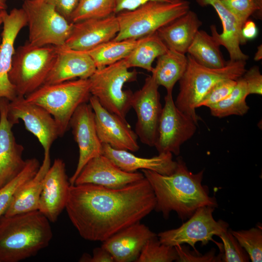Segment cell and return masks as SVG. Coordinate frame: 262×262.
<instances>
[{"label":"cell","mask_w":262,"mask_h":262,"mask_svg":"<svg viewBox=\"0 0 262 262\" xmlns=\"http://www.w3.org/2000/svg\"><path fill=\"white\" fill-rule=\"evenodd\" d=\"M155 205L154 191L145 177L118 189L93 184L70 185L65 209L82 238L103 242L139 222Z\"/></svg>","instance_id":"1"},{"label":"cell","mask_w":262,"mask_h":262,"mask_svg":"<svg viewBox=\"0 0 262 262\" xmlns=\"http://www.w3.org/2000/svg\"><path fill=\"white\" fill-rule=\"evenodd\" d=\"M176 161L175 170L169 175L141 170L155 194L154 210L162 213L165 219L170 212L174 211L184 221L200 207H217L216 199L209 196L207 187L202 184L204 170L194 174L188 170L181 157Z\"/></svg>","instance_id":"2"},{"label":"cell","mask_w":262,"mask_h":262,"mask_svg":"<svg viewBox=\"0 0 262 262\" xmlns=\"http://www.w3.org/2000/svg\"><path fill=\"white\" fill-rule=\"evenodd\" d=\"M53 233L39 210L0 217V262H18L47 247Z\"/></svg>","instance_id":"3"},{"label":"cell","mask_w":262,"mask_h":262,"mask_svg":"<svg viewBox=\"0 0 262 262\" xmlns=\"http://www.w3.org/2000/svg\"><path fill=\"white\" fill-rule=\"evenodd\" d=\"M186 69L179 81V93L175 104L178 109L198 125L196 106L209 90L224 79L237 80L246 71V61L227 62L222 67L209 68L196 62L189 54Z\"/></svg>","instance_id":"4"},{"label":"cell","mask_w":262,"mask_h":262,"mask_svg":"<svg viewBox=\"0 0 262 262\" xmlns=\"http://www.w3.org/2000/svg\"><path fill=\"white\" fill-rule=\"evenodd\" d=\"M91 96L89 79H78L43 84L24 98L27 102L42 107L52 116L59 136L62 137L69 128L70 120L77 108L89 102Z\"/></svg>","instance_id":"5"},{"label":"cell","mask_w":262,"mask_h":262,"mask_svg":"<svg viewBox=\"0 0 262 262\" xmlns=\"http://www.w3.org/2000/svg\"><path fill=\"white\" fill-rule=\"evenodd\" d=\"M187 0L169 3L150 1L134 9L117 14L119 31L115 40L138 39L156 33L159 29L190 9Z\"/></svg>","instance_id":"6"},{"label":"cell","mask_w":262,"mask_h":262,"mask_svg":"<svg viewBox=\"0 0 262 262\" xmlns=\"http://www.w3.org/2000/svg\"><path fill=\"white\" fill-rule=\"evenodd\" d=\"M57 52V46L38 47L28 41L15 50L8 76L17 96L25 97L44 84Z\"/></svg>","instance_id":"7"},{"label":"cell","mask_w":262,"mask_h":262,"mask_svg":"<svg viewBox=\"0 0 262 262\" xmlns=\"http://www.w3.org/2000/svg\"><path fill=\"white\" fill-rule=\"evenodd\" d=\"M124 59L98 68L89 78L91 96L109 112L126 121L133 93L124 90V84L136 80V70H130Z\"/></svg>","instance_id":"8"},{"label":"cell","mask_w":262,"mask_h":262,"mask_svg":"<svg viewBox=\"0 0 262 262\" xmlns=\"http://www.w3.org/2000/svg\"><path fill=\"white\" fill-rule=\"evenodd\" d=\"M26 15L31 45L60 46L65 45L73 23L45 0H25L21 7Z\"/></svg>","instance_id":"9"},{"label":"cell","mask_w":262,"mask_h":262,"mask_svg":"<svg viewBox=\"0 0 262 262\" xmlns=\"http://www.w3.org/2000/svg\"><path fill=\"white\" fill-rule=\"evenodd\" d=\"M215 208L205 206L197 208L188 220L178 228L160 232L159 240L162 244L174 246L187 244L195 251L196 243L207 245L214 241L213 237L226 231L229 225L226 222L215 220L213 215Z\"/></svg>","instance_id":"10"},{"label":"cell","mask_w":262,"mask_h":262,"mask_svg":"<svg viewBox=\"0 0 262 262\" xmlns=\"http://www.w3.org/2000/svg\"><path fill=\"white\" fill-rule=\"evenodd\" d=\"M159 86L154 76H148L142 87L133 93L131 107L137 115L135 132L141 142L154 147L163 107L160 102Z\"/></svg>","instance_id":"11"},{"label":"cell","mask_w":262,"mask_h":262,"mask_svg":"<svg viewBox=\"0 0 262 262\" xmlns=\"http://www.w3.org/2000/svg\"><path fill=\"white\" fill-rule=\"evenodd\" d=\"M197 124L176 107L172 92H166L154 147L159 153H180L181 146L195 134Z\"/></svg>","instance_id":"12"},{"label":"cell","mask_w":262,"mask_h":262,"mask_svg":"<svg viewBox=\"0 0 262 262\" xmlns=\"http://www.w3.org/2000/svg\"><path fill=\"white\" fill-rule=\"evenodd\" d=\"M7 117L13 126L22 120L26 129L38 140L44 154L49 153L51 145L59 137L52 116L42 107L26 101L23 96H17L9 101Z\"/></svg>","instance_id":"13"},{"label":"cell","mask_w":262,"mask_h":262,"mask_svg":"<svg viewBox=\"0 0 262 262\" xmlns=\"http://www.w3.org/2000/svg\"><path fill=\"white\" fill-rule=\"evenodd\" d=\"M69 128L79 152L77 167L69 179L72 185L86 164L91 159L102 155V144L97 132L94 113L89 102L83 103L77 108L70 120Z\"/></svg>","instance_id":"14"},{"label":"cell","mask_w":262,"mask_h":262,"mask_svg":"<svg viewBox=\"0 0 262 262\" xmlns=\"http://www.w3.org/2000/svg\"><path fill=\"white\" fill-rule=\"evenodd\" d=\"M89 103L94 113L97 132L102 144L113 148L132 152L137 151L138 137L127 121L109 112L91 96Z\"/></svg>","instance_id":"15"},{"label":"cell","mask_w":262,"mask_h":262,"mask_svg":"<svg viewBox=\"0 0 262 262\" xmlns=\"http://www.w3.org/2000/svg\"><path fill=\"white\" fill-rule=\"evenodd\" d=\"M2 15L3 27L0 46V98L10 101L17 97L15 87L8 76L15 51L14 44L19 32L27 25V20L22 8H14L9 13L3 11Z\"/></svg>","instance_id":"16"},{"label":"cell","mask_w":262,"mask_h":262,"mask_svg":"<svg viewBox=\"0 0 262 262\" xmlns=\"http://www.w3.org/2000/svg\"><path fill=\"white\" fill-rule=\"evenodd\" d=\"M70 186L65 162L55 159L44 178L39 202L38 210L50 222L57 221L65 209Z\"/></svg>","instance_id":"17"},{"label":"cell","mask_w":262,"mask_h":262,"mask_svg":"<svg viewBox=\"0 0 262 262\" xmlns=\"http://www.w3.org/2000/svg\"><path fill=\"white\" fill-rule=\"evenodd\" d=\"M9 100L0 98V188L16 177L24 168V147L17 143L8 119Z\"/></svg>","instance_id":"18"},{"label":"cell","mask_w":262,"mask_h":262,"mask_svg":"<svg viewBox=\"0 0 262 262\" xmlns=\"http://www.w3.org/2000/svg\"><path fill=\"white\" fill-rule=\"evenodd\" d=\"M145 178L143 173L128 172L103 155L90 160L77 177L74 185L93 184L118 189Z\"/></svg>","instance_id":"19"},{"label":"cell","mask_w":262,"mask_h":262,"mask_svg":"<svg viewBox=\"0 0 262 262\" xmlns=\"http://www.w3.org/2000/svg\"><path fill=\"white\" fill-rule=\"evenodd\" d=\"M119 31L116 14L99 18H90L73 23L65 45L68 48L87 51L113 39Z\"/></svg>","instance_id":"20"},{"label":"cell","mask_w":262,"mask_h":262,"mask_svg":"<svg viewBox=\"0 0 262 262\" xmlns=\"http://www.w3.org/2000/svg\"><path fill=\"white\" fill-rule=\"evenodd\" d=\"M54 64L44 84L60 83L75 78L89 79L97 70L91 57L85 51L70 49L66 45L57 46Z\"/></svg>","instance_id":"21"},{"label":"cell","mask_w":262,"mask_h":262,"mask_svg":"<svg viewBox=\"0 0 262 262\" xmlns=\"http://www.w3.org/2000/svg\"><path fill=\"white\" fill-rule=\"evenodd\" d=\"M200 6L213 7L220 19L223 27L221 33H218L214 25L211 26L212 35L220 46L227 50L229 61H246L249 56L241 50L240 46L246 43L242 33V25L234 15L223 4L221 0H196Z\"/></svg>","instance_id":"22"},{"label":"cell","mask_w":262,"mask_h":262,"mask_svg":"<svg viewBox=\"0 0 262 262\" xmlns=\"http://www.w3.org/2000/svg\"><path fill=\"white\" fill-rule=\"evenodd\" d=\"M156 236L147 227L138 222L107 238L101 246L111 253L115 262H135L147 242Z\"/></svg>","instance_id":"23"},{"label":"cell","mask_w":262,"mask_h":262,"mask_svg":"<svg viewBox=\"0 0 262 262\" xmlns=\"http://www.w3.org/2000/svg\"><path fill=\"white\" fill-rule=\"evenodd\" d=\"M102 154L107 157L122 170L134 172L138 169L151 170L164 175L172 174L177 166L170 152L159 153L151 158L137 157L129 151L113 148L102 144Z\"/></svg>","instance_id":"24"},{"label":"cell","mask_w":262,"mask_h":262,"mask_svg":"<svg viewBox=\"0 0 262 262\" xmlns=\"http://www.w3.org/2000/svg\"><path fill=\"white\" fill-rule=\"evenodd\" d=\"M202 24L197 15L190 9L156 33L168 49L185 54Z\"/></svg>","instance_id":"25"},{"label":"cell","mask_w":262,"mask_h":262,"mask_svg":"<svg viewBox=\"0 0 262 262\" xmlns=\"http://www.w3.org/2000/svg\"><path fill=\"white\" fill-rule=\"evenodd\" d=\"M50 165V153L44 154L37 172L15 193L4 215L11 216L38 210L44 178Z\"/></svg>","instance_id":"26"},{"label":"cell","mask_w":262,"mask_h":262,"mask_svg":"<svg viewBox=\"0 0 262 262\" xmlns=\"http://www.w3.org/2000/svg\"><path fill=\"white\" fill-rule=\"evenodd\" d=\"M156 65L151 72L159 86H164L166 92H172L187 67L188 59L185 54L168 49L157 58Z\"/></svg>","instance_id":"27"},{"label":"cell","mask_w":262,"mask_h":262,"mask_svg":"<svg viewBox=\"0 0 262 262\" xmlns=\"http://www.w3.org/2000/svg\"><path fill=\"white\" fill-rule=\"evenodd\" d=\"M196 62L204 66L218 68L227 63L220 49V45L212 35L198 30L187 52Z\"/></svg>","instance_id":"28"},{"label":"cell","mask_w":262,"mask_h":262,"mask_svg":"<svg viewBox=\"0 0 262 262\" xmlns=\"http://www.w3.org/2000/svg\"><path fill=\"white\" fill-rule=\"evenodd\" d=\"M168 49L156 32L142 38L124 60L129 68L139 67L152 72L154 61Z\"/></svg>","instance_id":"29"},{"label":"cell","mask_w":262,"mask_h":262,"mask_svg":"<svg viewBox=\"0 0 262 262\" xmlns=\"http://www.w3.org/2000/svg\"><path fill=\"white\" fill-rule=\"evenodd\" d=\"M141 38L112 39L85 52L91 57L97 69L101 68L124 59L139 44Z\"/></svg>","instance_id":"30"},{"label":"cell","mask_w":262,"mask_h":262,"mask_svg":"<svg viewBox=\"0 0 262 262\" xmlns=\"http://www.w3.org/2000/svg\"><path fill=\"white\" fill-rule=\"evenodd\" d=\"M248 95L246 83L241 77L237 80L234 89L226 98L208 107L211 114L219 118L232 115H244L249 109L246 102Z\"/></svg>","instance_id":"31"},{"label":"cell","mask_w":262,"mask_h":262,"mask_svg":"<svg viewBox=\"0 0 262 262\" xmlns=\"http://www.w3.org/2000/svg\"><path fill=\"white\" fill-rule=\"evenodd\" d=\"M115 0H79L70 21L74 23L90 18H99L115 14Z\"/></svg>","instance_id":"32"},{"label":"cell","mask_w":262,"mask_h":262,"mask_svg":"<svg viewBox=\"0 0 262 262\" xmlns=\"http://www.w3.org/2000/svg\"><path fill=\"white\" fill-rule=\"evenodd\" d=\"M40 166L37 159H27L26 165L23 170L11 181L0 188V217L6 212L15 193L36 174Z\"/></svg>","instance_id":"33"},{"label":"cell","mask_w":262,"mask_h":262,"mask_svg":"<svg viewBox=\"0 0 262 262\" xmlns=\"http://www.w3.org/2000/svg\"><path fill=\"white\" fill-rule=\"evenodd\" d=\"M177 259L175 247L161 243L156 236L147 242L135 262H172Z\"/></svg>","instance_id":"34"},{"label":"cell","mask_w":262,"mask_h":262,"mask_svg":"<svg viewBox=\"0 0 262 262\" xmlns=\"http://www.w3.org/2000/svg\"><path fill=\"white\" fill-rule=\"evenodd\" d=\"M232 234L246 252L252 262L262 261V229L252 228L247 230L235 231Z\"/></svg>","instance_id":"35"},{"label":"cell","mask_w":262,"mask_h":262,"mask_svg":"<svg viewBox=\"0 0 262 262\" xmlns=\"http://www.w3.org/2000/svg\"><path fill=\"white\" fill-rule=\"evenodd\" d=\"M218 237L223 242L224 253L221 261L224 262H247L248 255L232 234L230 229L222 233Z\"/></svg>","instance_id":"36"},{"label":"cell","mask_w":262,"mask_h":262,"mask_svg":"<svg viewBox=\"0 0 262 262\" xmlns=\"http://www.w3.org/2000/svg\"><path fill=\"white\" fill-rule=\"evenodd\" d=\"M237 80L224 79L216 83L206 94L196 106L207 107L226 98L232 91L236 84Z\"/></svg>","instance_id":"37"},{"label":"cell","mask_w":262,"mask_h":262,"mask_svg":"<svg viewBox=\"0 0 262 262\" xmlns=\"http://www.w3.org/2000/svg\"><path fill=\"white\" fill-rule=\"evenodd\" d=\"M223 4L234 15L240 24L256 14L258 7L255 0H221Z\"/></svg>","instance_id":"38"},{"label":"cell","mask_w":262,"mask_h":262,"mask_svg":"<svg viewBox=\"0 0 262 262\" xmlns=\"http://www.w3.org/2000/svg\"><path fill=\"white\" fill-rule=\"evenodd\" d=\"M178 254V262H222V254L215 255V250L213 249L202 255L197 251H191L188 246L182 245L174 246Z\"/></svg>","instance_id":"39"},{"label":"cell","mask_w":262,"mask_h":262,"mask_svg":"<svg viewBox=\"0 0 262 262\" xmlns=\"http://www.w3.org/2000/svg\"><path fill=\"white\" fill-rule=\"evenodd\" d=\"M242 77L246 83L249 95H262V75L259 66H255L246 70Z\"/></svg>","instance_id":"40"},{"label":"cell","mask_w":262,"mask_h":262,"mask_svg":"<svg viewBox=\"0 0 262 262\" xmlns=\"http://www.w3.org/2000/svg\"><path fill=\"white\" fill-rule=\"evenodd\" d=\"M45 0L53 5L57 11L69 21L71 14L79 1V0Z\"/></svg>","instance_id":"41"},{"label":"cell","mask_w":262,"mask_h":262,"mask_svg":"<svg viewBox=\"0 0 262 262\" xmlns=\"http://www.w3.org/2000/svg\"><path fill=\"white\" fill-rule=\"evenodd\" d=\"M179 0H115V14L130 11L148 2L160 1L164 2H175Z\"/></svg>","instance_id":"42"},{"label":"cell","mask_w":262,"mask_h":262,"mask_svg":"<svg viewBox=\"0 0 262 262\" xmlns=\"http://www.w3.org/2000/svg\"><path fill=\"white\" fill-rule=\"evenodd\" d=\"M82 262H114V259L111 253L101 246L96 247L93 251L92 256L84 253L80 259Z\"/></svg>","instance_id":"43"},{"label":"cell","mask_w":262,"mask_h":262,"mask_svg":"<svg viewBox=\"0 0 262 262\" xmlns=\"http://www.w3.org/2000/svg\"><path fill=\"white\" fill-rule=\"evenodd\" d=\"M241 33L246 41L254 39L257 36L258 33L256 24L252 20L248 19L242 27Z\"/></svg>","instance_id":"44"},{"label":"cell","mask_w":262,"mask_h":262,"mask_svg":"<svg viewBox=\"0 0 262 262\" xmlns=\"http://www.w3.org/2000/svg\"><path fill=\"white\" fill-rule=\"evenodd\" d=\"M258 7V11L255 14L256 18L261 19L262 17V0H255Z\"/></svg>","instance_id":"45"},{"label":"cell","mask_w":262,"mask_h":262,"mask_svg":"<svg viewBox=\"0 0 262 262\" xmlns=\"http://www.w3.org/2000/svg\"><path fill=\"white\" fill-rule=\"evenodd\" d=\"M262 58V45H259L257 49L256 52L254 55V59L255 61H258Z\"/></svg>","instance_id":"46"},{"label":"cell","mask_w":262,"mask_h":262,"mask_svg":"<svg viewBox=\"0 0 262 262\" xmlns=\"http://www.w3.org/2000/svg\"><path fill=\"white\" fill-rule=\"evenodd\" d=\"M7 0H0V13L6 10Z\"/></svg>","instance_id":"47"},{"label":"cell","mask_w":262,"mask_h":262,"mask_svg":"<svg viewBox=\"0 0 262 262\" xmlns=\"http://www.w3.org/2000/svg\"><path fill=\"white\" fill-rule=\"evenodd\" d=\"M2 12L0 13V26L3 23V18H2ZM0 44H1V40H0Z\"/></svg>","instance_id":"48"}]
</instances>
